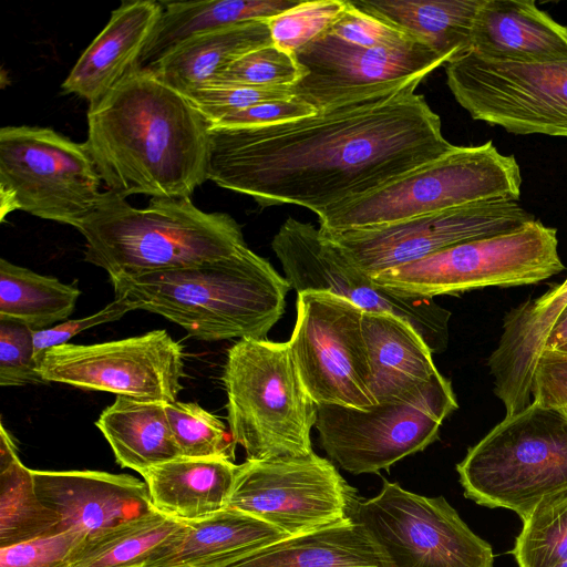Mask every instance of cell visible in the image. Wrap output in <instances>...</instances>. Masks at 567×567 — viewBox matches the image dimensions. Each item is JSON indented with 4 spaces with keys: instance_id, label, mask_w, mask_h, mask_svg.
Returning a JSON list of instances; mask_svg holds the SVG:
<instances>
[{
    "instance_id": "obj_1",
    "label": "cell",
    "mask_w": 567,
    "mask_h": 567,
    "mask_svg": "<svg viewBox=\"0 0 567 567\" xmlns=\"http://www.w3.org/2000/svg\"><path fill=\"white\" fill-rule=\"evenodd\" d=\"M421 82L289 122L210 126L207 178L261 207L317 216L370 193L455 146L416 93Z\"/></svg>"
},
{
    "instance_id": "obj_2",
    "label": "cell",
    "mask_w": 567,
    "mask_h": 567,
    "mask_svg": "<svg viewBox=\"0 0 567 567\" xmlns=\"http://www.w3.org/2000/svg\"><path fill=\"white\" fill-rule=\"evenodd\" d=\"M209 127L184 94L136 70L89 109L85 143L106 190L190 198L208 179Z\"/></svg>"
},
{
    "instance_id": "obj_3",
    "label": "cell",
    "mask_w": 567,
    "mask_h": 567,
    "mask_svg": "<svg viewBox=\"0 0 567 567\" xmlns=\"http://www.w3.org/2000/svg\"><path fill=\"white\" fill-rule=\"evenodd\" d=\"M115 297L159 315L200 341L267 339L291 289L247 247L200 265L110 278Z\"/></svg>"
},
{
    "instance_id": "obj_4",
    "label": "cell",
    "mask_w": 567,
    "mask_h": 567,
    "mask_svg": "<svg viewBox=\"0 0 567 567\" xmlns=\"http://www.w3.org/2000/svg\"><path fill=\"white\" fill-rule=\"evenodd\" d=\"M78 230L85 261L109 278L200 265L247 247L230 215L203 212L188 197H154L136 208L105 190Z\"/></svg>"
},
{
    "instance_id": "obj_5",
    "label": "cell",
    "mask_w": 567,
    "mask_h": 567,
    "mask_svg": "<svg viewBox=\"0 0 567 567\" xmlns=\"http://www.w3.org/2000/svg\"><path fill=\"white\" fill-rule=\"evenodd\" d=\"M221 379L228 427L246 460L312 452L318 404L300 379L288 341L238 340L227 351Z\"/></svg>"
},
{
    "instance_id": "obj_6",
    "label": "cell",
    "mask_w": 567,
    "mask_h": 567,
    "mask_svg": "<svg viewBox=\"0 0 567 567\" xmlns=\"http://www.w3.org/2000/svg\"><path fill=\"white\" fill-rule=\"evenodd\" d=\"M522 174L514 155L492 141L450 152L388 184L318 215L319 229L386 225L465 205L518 200Z\"/></svg>"
},
{
    "instance_id": "obj_7",
    "label": "cell",
    "mask_w": 567,
    "mask_h": 567,
    "mask_svg": "<svg viewBox=\"0 0 567 567\" xmlns=\"http://www.w3.org/2000/svg\"><path fill=\"white\" fill-rule=\"evenodd\" d=\"M467 498L515 512L567 492V416L532 401L504 417L456 465Z\"/></svg>"
},
{
    "instance_id": "obj_8",
    "label": "cell",
    "mask_w": 567,
    "mask_h": 567,
    "mask_svg": "<svg viewBox=\"0 0 567 567\" xmlns=\"http://www.w3.org/2000/svg\"><path fill=\"white\" fill-rule=\"evenodd\" d=\"M101 185L85 142L50 127L0 130L1 220L19 209L79 229L101 200Z\"/></svg>"
},
{
    "instance_id": "obj_9",
    "label": "cell",
    "mask_w": 567,
    "mask_h": 567,
    "mask_svg": "<svg viewBox=\"0 0 567 567\" xmlns=\"http://www.w3.org/2000/svg\"><path fill=\"white\" fill-rule=\"evenodd\" d=\"M564 269L557 229L534 219L511 231L464 241L371 278L390 289L434 298L486 287L536 284Z\"/></svg>"
},
{
    "instance_id": "obj_10",
    "label": "cell",
    "mask_w": 567,
    "mask_h": 567,
    "mask_svg": "<svg viewBox=\"0 0 567 567\" xmlns=\"http://www.w3.org/2000/svg\"><path fill=\"white\" fill-rule=\"evenodd\" d=\"M445 73L473 120L517 135L567 137V61L523 63L470 51L450 60Z\"/></svg>"
},
{
    "instance_id": "obj_11",
    "label": "cell",
    "mask_w": 567,
    "mask_h": 567,
    "mask_svg": "<svg viewBox=\"0 0 567 567\" xmlns=\"http://www.w3.org/2000/svg\"><path fill=\"white\" fill-rule=\"evenodd\" d=\"M288 341L300 379L319 404L368 410L377 404L364 333V310L329 291L297 293Z\"/></svg>"
},
{
    "instance_id": "obj_12",
    "label": "cell",
    "mask_w": 567,
    "mask_h": 567,
    "mask_svg": "<svg viewBox=\"0 0 567 567\" xmlns=\"http://www.w3.org/2000/svg\"><path fill=\"white\" fill-rule=\"evenodd\" d=\"M271 248L281 262L286 280L297 293L329 291L364 311L400 317L416 330L432 353L446 349L449 310L434 298L378 285L328 241L319 228L289 217L274 236Z\"/></svg>"
},
{
    "instance_id": "obj_13",
    "label": "cell",
    "mask_w": 567,
    "mask_h": 567,
    "mask_svg": "<svg viewBox=\"0 0 567 567\" xmlns=\"http://www.w3.org/2000/svg\"><path fill=\"white\" fill-rule=\"evenodd\" d=\"M351 518L394 567H493L491 545L443 496L419 495L383 481L379 494L355 501Z\"/></svg>"
},
{
    "instance_id": "obj_14",
    "label": "cell",
    "mask_w": 567,
    "mask_h": 567,
    "mask_svg": "<svg viewBox=\"0 0 567 567\" xmlns=\"http://www.w3.org/2000/svg\"><path fill=\"white\" fill-rule=\"evenodd\" d=\"M352 492L336 466L312 451L239 464L227 508L250 514L290 537L350 519L357 501Z\"/></svg>"
},
{
    "instance_id": "obj_15",
    "label": "cell",
    "mask_w": 567,
    "mask_h": 567,
    "mask_svg": "<svg viewBox=\"0 0 567 567\" xmlns=\"http://www.w3.org/2000/svg\"><path fill=\"white\" fill-rule=\"evenodd\" d=\"M534 219L517 200H499L367 228L319 230L352 265L373 277L464 241L511 231Z\"/></svg>"
},
{
    "instance_id": "obj_16",
    "label": "cell",
    "mask_w": 567,
    "mask_h": 567,
    "mask_svg": "<svg viewBox=\"0 0 567 567\" xmlns=\"http://www.w3.org/2000/svg\"><path fill=\"white\" fill-rule=\"evenodd\" d=\"M44 382L162 402L177 401L183 346L166 330L94 344L64 343L39 361Z\"/></svg>"
},
{
    "instance_id": "obj_17",
    "label": "cell",
    "mask_w": 567,
    "mask_h": 567,
    "mask_svg": "<svg viewBox=\"0 0 567 567\" xmlns=\"http://www.w3.org/2000/svg\"><path fill=\"white\" fill-rule=\"evenodd\" d=\"M303 76L291 87L295 97L323 111L422 81L450 61L425 43L360 48L323 33L296 53Z\"/></svg>"
},
{
    "instance_id": "obj_18",
    "label": "cell",
    "mask_w": 567,
    "mask_h": 567,
    "mask_svg": "<svg viewBox=\"0 0 567 567\" xmlns=\"http://www.w3.org/2000/svg\"><path fill=\"white\" fill-rule=\"evenodd\" d=\"M445 414L429 405L378 403L368 410L319 404L316 429L326 453L352 474L378 473L439 439Z\"/></svg>"
},
{
    "instance_id": "obj_19",
    "label": "cell",
    "mask_w": 567,
    "mask_h": 567,
    "mask_svg": "<svg viewBox=\"0 0 567 567\" xmlns=\"http://www.w3.org/2000/svg\"><path fill=\"white\" fill-rule=\"evenodd\" d=\"M32 473L40 499L60 520L59 532L76 530L86 540L158 512L146 483L128 474L40 470Z\"/></svg>"
},
{
    "instance_id": "obj_20",
    "label": "cell",
    "mask_w": 567,
    "mask_h": 567,
    "mask_svg": "<svg viewBox=\"0 0 567 567\" xmlns=\"http://www.w3.org/2000/svg\"><path fill=\"white\" fill-rule=\"evenodd\" d=\"M363 324L377 404L429 405L446 416L457 409L451 382L439 372L430 348L408 321L364 311Z\"/></svg>"
},
{
    "instance_id": "obj_21",
    "label": "cell",
    "mask_w": 567,
    "mask_h": 567,
    "mask_svg": "<svg viewBox=\"0 0 567 567\" xmlns=\"http://www.w3.org/2000/svg\"><path fill=\"white\" fill-rule=\"evenodd\" d=\"M162 1H122L104 29L89 44L62 84L97 105L111 91L138 69L140 58L162 13Z\"/></svg>"
},
{
    "instance_id": "obj_22",
    "label": "cell",
    "mask_w": 567,
    "mask_h": 567,
    "mask_svg": "<svg viewBox=\"0 0 567 567\" xmlns=\"http://www.w3.org/2000/svg\"><path fill=\"white\" fill-rule=\"evenodd\" d=\"M567 306V279L536 299H528L504 317L498 344L487 360L494 393L506 416L532 402L537 360L547 336Z\"/></svg>"
},
{
    "instance_id": "obj_23",
    "label": "cell",
    "mask_w": 567,
    "mask_h": 567,
    "mask_svg": "<svg viewBox=\"0 0 567 567\" xmlns=\"http://www.w3.org/2000/svg\"><path fill=\"white\" fill-rule=\"evenodd\" d=\"M471 52L523 63L567 61V27L533 0H483L473 22Z\"/></svg>"
},
{
    "instance_id": "obj_24",
    "label": "cell",
    "mask_w": 567,
    "mask_h": 567,
    "mask_svg": "<svg viewBox=\"0 0 567 567\" xmlns=\"http://www.w3.org/2000/svg\"><path fill=\"white\" fill-rule=\"evenodd\" d=\"M287 536L234 508L184 522L143 567H218Z\"/></svg>"
},
{
    "instance_id": "obj_25",
    "label": "cell",
    "mask_w": 567,
    "mask_h": 567,
    "mask_svg": "<svg viewBox=\"0 0 567 567\" xmlns=\"http://www.w3.org/2000/svg\"><path fill=\"white\" fill-rule=\"evenodd\" d=\"M237 471L230 460L181 456L140 474L159 513L192 522L227 508Z\"/></svg>"
},
{
    "instance_id": "obj_26",
    "label": "cell",
    "mask_w": 567,
    "mask_h": 567,
    "mask_svg": "<svg viewBox=\"0 0 567 567\" xmlns=\"http://www.w3.org/2000/svg\"><path fill=\"white\" fill-rule=\"evenodd\" d=\"M218 567H394L352 518L266 545Z\"/></svg>"
},
{
    "instance_id": "obj_27",
    "label": "cell",
    "mask_w": 567,
    "mask_h": 567,
    "mask_svg": "<svg viewBox=\"0 0 567 567\" xmlns=\"http://www.w3.org/2000/svg\"><path fill=\"white\" fill-rule=\"evenodd\" d=\"M271 43L267 20L250 21L193 37L142 70L186 95L212 85L244 54Z\"/></svg>"
},
{
    "instance_id": "obj_28",
    "label": "cell",
    "mask_w": 567,
    "mask_h": 567,
    "mask_svg": "<svg viewBox=\"0 0 567 567\" xmlns=\"http://www.w3.org/2000/svg\"><path fill=\"white\" fill-rule=\"evenodd\" d=\"M482 1L350 0L361 12L450 60L471 51L473 22Z\"/></svg>"
},
{
    "instance_id": "obj_29",
    "label": "cell",
    "mask_w": 567,
    "mask_h": 567,
    "mask_svg": "<svg viewBox=\"0 0 567 567\" xmlns=\"http://www.w3.org/2000/svg\"><path fill=\"white\" fill-rule=\"evenodd\" d=\"M301 0L162 1L163 13L145 45L138 69H148L182 42L219 29L271 19Z\"/></svg>"
},
{
    "instance_id": "obj_30",
    "label": "cell",
    "mask_w": 567,
    "mask_h": 567,
    "mask_svg": "<svg viewBox=\"0 0 567 567\" xmlns=\"http://www.w3.org/2000/svg\"><path fill=\"white\" fill-rule=\"evenodd\" d=\"M95 425L122 467L141 473L181 457L162 401L117 395Z\"/></svg>"
},
{
    "instance_id": "obj_31",
    "label": "cell",
    "mask_w": 567,
    "mask_h": 567,
    "mask_svg": "<svg viewBox=\"0 0 567 567\" xmlns=\"http://www.w3.org/2000/svg\"><path fill=\"white\" fill-rule=\"evenodd\" d=\"M55 513L40 499L32 470L0 425V548L60 533Z\"/></svg>"
},
{
    "instance_id": "obj_32",
    "label": "cell",
    "mask_w": 567,
    "mask_h": 567,
    "mask_svg": "<svg viewBox=\"0 0 567 567\" xmlns=\"http://www.w3.org/2000/svg\"><path fill=\"white\" fill-rule=\"evenodd\" d=\"M80 295L76 280L63 284L0 259V320L43 330L63 322L74 311Z\"/></svg>"
},
{
    "instance_id": "obj_33",
    "label": "cell",
    "mask_w": 567,
    "mask_h": 567,
    "mask_svg": "<svg viewBox=\"0 0 567 567\" xmlns=\"http://www.w3.org/2000/svg\"><path fill=\"white\" fill-rule=\"evenodd\" d=\"M183 523L155 512L84 542L71 567H143Z\"/></svg>"
},
{
    "instance_id": "obj_34",
    "label": "cell",
    "mask_w": 567,
    "mask_h": 567,
    "mask_svg": "<svg viewBox=\"0 0 567 567\" xmlns=\"http://www.w3.org/2000/svg\"><path fill=\"white\" fill-rule=\"evenodd\" d=\"M512 553L518 567H556L567 560V492L540 502L523 519Z\"/></svg>"
},
{
    "instance_id": "obj_35",
    "label": "cell",
    "mask_w": 567,
    "mask_h": 567,
    "mask_svg": "<svg viewBox=\"0 0 567 567\" xmlns=\"http://www.w3.org/2000/svg\"><path fill=\"white\" fill-rule=\"evenodd\" d=\"M181 456L235 460L236 443L229 427L194 402H164Z\"/></svg>"
},
{
    "instance_id": "obj_36",
    "label": "cell",
    "mask_w": 567,
    "mask_h": 567,
    "mask_svg": "<svg viewBox=\"0 0 567 567\" xmlns=\"http://www.w3.org/2000/svg\"><path fill=\"white\" fill-rule=\"evenodd\" d=\"M302 76L293 53L271 43L237 59L212 85L292 86Z\"/></svg>"
},
{
    "instance_id": "obj_37",
    "label": "cell",
    "mask_w": 567,
    "mask_h": 567,
    "mask_svg": "<svg viewBox=\"0 0 567 567\" xmlns=\"http://www.w3.org/2000/svg\"><path fill=\"white\" fill-rule=\"evenodd\" d=\"M347 7V0H301L271 19L268 25L275 45L290 53L323 34Z\"/></svg>"
},
{
    "instance_id": "obj_38",
    "label": "cell",
    "mask_w": 567,
    "mask_h": 567,
    "mask_svg": "<svg viewBox=\"0 0 567 567\" xmlns=\"http://www.w3.org/2000/svg\"><path fill=\"white\" fill-rule=\"evenodd\" d=\"M86 540L68 529L0 548V567H71Z\"/></svg>"
},
{
    "instance_id": "obj_39",
    "label": "cell",
    "mask_w": 567,
    "mask_h": 567,
    "mask_svg": "<svg viewBox=\"0 0 567 567\" xmlns=\"http://www.w3.org/2000/svg\"><path fill=\"white\" fill-rule=\"evenodd\" d=\"M34 331L12 320H0V385L44 382L34 351Z\"/></svg>"
},
{
    "instance_id": "obj_40",
    "label": "cell",
    "mask_w": 567,
    "mask_h": 567,
    "mask_svg": "<svg viewBox=\"0 0 567 567\" xmlns=\"http://www.w3.org/2000/svg\"><path fill=\"white\" fill-rule=\"evenodd\" d=\"M185 96L212 125L223 117L254 104L293 97V94L290 86L210 85Z\"/></svg>"
},
{
    "instance_id": "obj_41",
    "label": "cell",
    "mask_w": 567,
    "mask_h": 567,
    "mask_svg": "<svg viewBox=\"0 0 567 567\" xmlns=\"http://www.w3.org/2000/svg\"><path fill=\"white\" fill-rule=\"evenodd\" d=\"M326 33L360 48L399 45L411 38L354 8L350 0Z\"/></svg>"
},
{
    "instance_id": "obj_42",
    "label": "cell",
    "mask_w": 567,
    "mask_h": 567,
    "mask_svg": "<svg viewBox=\"0 0 567 567\" xmlns=\"http://www.w3.org/2000/svg\"><path fill=\"white\" fill-rule=\"evenodd\" d=\"M132 310L134 308L127 300L115 297L113 301L93 315L63 321L53 327L34 331V351L38 362L50 348L69 343L68 341L78 333L99 324L118 320Z\"/></svg>"
},
{
    "instance_id": "obj_43",
    "label": "cell",
    "mask_w": 567,
    "mask_h": 567,
    "mask_svg": "<svg viewBox=\"0 0 567 567\" xmlns=\"http://www.w3.org/2000/svg\"><path fill=\"white\" fill-rule=\"evenodd\" d=\"M317 112L313 106L293 96L254 104L223 117L210 126H261L298 120Z\"/></svg>"
},
{
    "instance_id": "obj_44",
    "label": "cell",
    "mask_w": 567,
    "mask_h": 567,
    "mask_svg": "<svg viewBox=\"0 0 567 567\" xmlns=\"http://www.w3.org/2000/svg\"><path fill=\"white\" fill-rule=\"evenodd\" d=\"M533 401L545 406L567 404V354L544 350L536 363L533 380Z\"/></svg>"
},
{
    "instance_id": "obj_45",
    "label": "cell",
    "mask_w": 567,
    "mask_h": 567,
    "mask_svg": "<svg viewBox=\"0 0 567 567\" xmlns=\"http://www.w3.org/2000/svg\"><path fill=\"white\" fill-rule=\"evenodd\" d=\"M567 342V306L556 320L554 327L549 331L545 350H554L557 347Z\"/></svg>"
},
{
    "instance_id": "obj_46",
    "label": "cell",
    "mask_w": 567,
    "mask_h": 567,
    "mask_svg": "<svg viewBox=\"0 0 567 567\" xmlns=\"http://www.w3.org/2000/svg\"><path fill=\"white\" fill-rule=\"evenodd\" d=\"M554 350H556V351H559V352H561V353L567 354V342H566V343H564V344H561V346H559V347H557V348H556V349H554Z\"/></svg>"
},
{
    "instance_id": "obj_47",
    "label": "cell",
    "mask_w": 567,
    "mask_h": 567,
    "mask_svg": "<svg viewBox=\"0 0 567 567\" xmlns=\"http://www.w3.org/2000/svg\"><path fill=\"white\" fill-rule=\"evenodd\" d=\"M560 409L563 410V412H564V413L566 414V416H567V404H566V405H564V406H561Z\"/></svg>"
},
{
    "instance_id": "obj_48",
    "label": "cell",
    "mask_w": 567,
    "mask_h": 567,
    "mask_svg": "<svg viewBox=\"0 0 567 567\" xmlns=\"http://www.w3.org/2000/svg\"><path fill=\"white\" fill-rule=\"evenodd\" d=\"M556 567H567V560H566V561H564V563H561V564H559V565H558V566H556Z\"/></svg>"
}]
</instances>
